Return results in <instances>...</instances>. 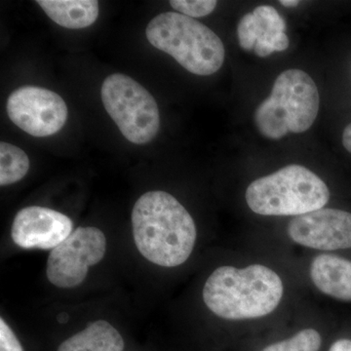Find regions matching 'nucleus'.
Segmentation results:
<instances>
[{"label":"nucleus","instance_id":"f257e3e1","mask_svg":"<svg viewBox=\"0 0 351 351\" xmlns=\"http://www.w3.org/2000/svg\"><path fill=\"white\" fill-rule=\"evenodd\" d=\"M131 219L136 247L149 262L176 267L191 257L197 237L195 223L170 193H145L134 205Z\"/></svg>","mask_w":351,"mask_h":351},{"label":"nucleus","instance_id":"f03ea898","mask_svg":"<svg viewBox=\"0 0 351 351\" xmlns=\"http://www.w3.org/2000/svg\"><path fill=\"white\" fill-rule=\"evenodd\" d=\"M283 292L280 277L265 265L239 269L226 265L208 277L203 301L223 319H254L271 313L280 304Z\"/></svg>","mask_w":351,"mask_h":351},{"label":"nucleus","instance_id":"7ed1b4c3","mask_svg":"<svg viewBox=\"0 0 351 351\" xmlns=\"http://www.w3.org/2000/svg\"><path fill=\"white\" fill-rule=\"evenodd\" d=\"M145 36L152 46L193 75H214L225 62L221 38L202 23L182 14H159L147 25Z\"/></svg>","mask_w":351,"mask_h":351},{"label":"nucleus","instance_id":"20e7f679","mask_svg":"<svg viewBox=\"0 0 351 351\" xmlns=\"http://www.w3.org/2000/svg\"><path fill=\"white\" fill-rule=\"evenodd\" d=\"M319 93L313 78L291 69L277 76L271 94L258 106L254 119L263 137L280 140L308 130L319 112Z\"/></svg>","mask_w":351,"mask_h":351},{"label":"nucleus","instance_id":"39448f33","mask_svg":"<svg viewBox=\"0 0 351 351\" xmlns=\"http://www.w3.org/2000/svg\"><path fill=\"white\" fill-rule=\"evenodd\" d=\"M329 199L327 184L301 165L258 178L246 191L249 208L263 216H301L322 209Z\"/></svg>","mask_w":351,"mask_h":351},{"label":"nucleus","instance_id":"423d86ee","mask_svg":"<svg viewBox=\"0 0 351 351\" xmlns=\"http://www.w3.org/2000/svg\"><path fill=\"white\" fill-rule=\"evenodd\" d=\"M104 107L122 135L135 145H145L156 137L160 128L158 106L140 83L122 73L106 78L101 90Z\"/></svg>","mask_w":351,"mask_h":351},{"label":"nucleus","instance_id":"0eeeda50","mask_svg":"<svg viewBox=\"0 0 351 351\" xmlns=\"http://www.w3.org/2000/svg\"><path fill=\"white\" fill-rule=\"evenodd\" d=\"M107 252V239L99 228L80 226L51 251L46 274L56 287H77L85 280L89 267L98 265Z\"/></svg>","mask_w":351,"mask_h":351},{"label":"nucleus","instance_id":"6e6552de","mask_svg":"<svg viewBox=\"0 0 351 351\" xmlns=\"http://www.w3.org/2000/svg\"><path fill=\"white\" fill-rule=\"evenodd\" d=\"M11 121L34 137L58 133L68 120V107L60 95L38 86L15 90L6 104Z\"/></svg>","mask_w":351,"mask_h":351},{"label":"nucleus","instance_id":"1a4fd4ad","mask_svg":"<svg viewBox=\"0 0 351 351\" xmlns=\"http://www.w3.org/2000/svg\"><path fill=\"white\" fill-rule=\"evenodd\" d=\"M287 230L293 241L308 248L322 251L351 248V213L343 210L322 208L295 217Z\"/></svg>","mask_w":351,"mask_h":351},{"label":"nucleus","instance_id":"9d476101","mask_svg":"<svg viewBox=\"0 0 351 351\" xmlns=\"http://www.w3.org/2000/svg\"><path fill=\"white\" fill-rule=\"evenodd\" d=\"M73 221L49 208L29 206L14 219L11 237L23 249L53 250L73 232Z\"/></svg>","mask_w":351,"mask_h":351},{"label":"nucleus","instance_id":"9b49d317","mask_svg":"<svg viewBox=\"0 0 351 351\" xmlns=\"http://www.w3.org/2000/svg\"><path fill=\"white\" fill-rule=\"evenodd\" d=\"M311 280L325 295L351 301V261L335 255H319L311 265Z\"/></svg>","mask_w":351,"mask_h":351},{"label":"nucleus","instance_id":"f8f14e48","mask_svg":"<svg viewBox=\"0 0 351 351\" xmlns=\"http://www.w3.org/2000/svg\"><path fill=\"white\" fill-rule=\"evenodd\" d=\"M125 341L119 330L106 320L89 323L82 331L64 339L56 351H124Z\"/></svg>","mask_w":351,"mask_h":351},{"label":"nucleus","instance_id":"ddd939ff","mask_svg":"<svg viewBox=\"0 0 351 351\" xmlns=\"http://www.w3.org/2000/svg\"><path fill=\"white\" fill-rule=\"evenodd\" d=\"M36 3L53 22L66 29H84L99 17L96 0H38Z\"/></svg>","mask_w":351,"mask_h":351},{"label":"nucleus","instance_id":"4468645a","mask_svg":"<svg viewBox=\"0 0 351 351\" xmlns=\"http://www.w3.org/2000/svg\"><path fill=\"white\" fill-rule=\"evenodd\" d=\"M29 169V159L20 147L0 143V186L21 181Z\"/></svg>","mask_w":351,"mask_h":351},{"label":"nucleus","instance_id":"2eb2a0df","mask_svg":"<svg viewBox=\"0 0 351 351\" xmlns=\"http://www.w3.org/2000/svg\"><path fill=\"white\" fill-rule=\"evenodd\" d=\"M322 339L314 329L302 330L292 338L277 341L261 351H319Z\"/></svg>","mask_w":351,"mask_h":351},{"label":"nucleus","instance_id":"dca6fc26","mask_svg":"<svg viewBox=\"0 0 351 351\" xmlns=\"http://www.w3.org/2000/svg\"><path fill=\"white\" fill-rule=\"evenodd\" d=\"M260 25L261 36L258 38L271 41V39L280 32H285L286 23L276 8L269 5L258 6L253 11Z\"/></svg>","mask_w":351,"mask_h":351},{"label":"nucleus","instance_id":"f3484780","mask_svg":"<svg viewBox=\"0 0 351 351\" xmlns=\"http://www.w3.org/2000/svg\"><path fill=\"white\" fill-rule=\"evenodd\" d=\"M171 6L178 13L189 18H201L210 15L216 9L215 0H171Z\"/></svg>","mask_w":351,"mask_h":351},{"label":"nucleus","instance_id":"a211bd4d","mask_svg":"<svg viewBox=\"0 0 351 351\" xmlns=\"http://www.w3.org/2000/svg\"><path fill=\"white\" fill-rule=\"evenodd\" d=\"M261 36L260 25L253 12L245 14L239 21L237 36L240 47L243 50L254 49L258 36Z\"/></svg>","mask_w":351,"mask_h":351},{"label":"nucleus","instance_id":"6ab92c4d","mask_svg":"<svg viewBox=\"0 0 351 351\" xmlns=\"http://www.w3.org/2000/svg\"><path fill=\"white\" fill-rule=\"evenodd\" d=\"M0 351H25L17 335L3 318L0 319Z\"/></svg>","mask_w":351,"mask_h":351},{"label":"nucleus","instance_id":"aec40b11","mask_svg":"<svg viewBox=\"0 0 351 351\" xmlns=\"http://www.w3.org/2000/svg\"><path fill=\"white\" fill-rule=\"evenodd\" d=\"M270 44H271L274 52H282V51L288 49L290 41H289L287 34H286L285 32H280V34H277L276 36L271 39Z\"/></svg>","mask_w":351,"mask_h":351},{"label":"nucleus","instance_id":"412c9836","mask_svg":"<svg viewBox=\"0 0 351 351\" xmlns=\"http://www.w3.org/2000/svg\"><path fill=\"white\" fill-rule=\"evenodd\" d=\"M254 51H255V54L261 58L269 56V55L274 52L271 45L267 41L263 40V39H258L257 43L255 44V47H254Z\"/></svg>","mask_w":351,"mask_h":351},{"label":"nucleus","instance_id":"4be33fe9","mask_svg":"<svg viewBox=\"0 0 351 351\" xmlns=\"http://www.w3.org/2000/svg\"><path fill=\"white\" fill-rule=\"evenodd\" d=\"M328 351H351V339H341L335 341Z\"/></svg>","mask_w":351,"mask_h":351},{"label":"nucleus","instance_id":"5701e85b","mask_svg":"<svg viewBox=\"0 0 351 351\" xmlns=\"http://www.w3.org/2000/svg\"><path fill=\"white\" fill-rule=\"evenodd\" d=\"M343 145L345 149L351 154V123L346 127L343 134Z\"/></svg>","mask_w":351,"mask_h":351},{"label":"nucleus","instance_id":"b1692460","mask_svg":"<svg viewBox=\"0 0 351 351\" xmlns=\"http://www.w3.org/2000/svg\"><path fill=\"white\" fill-rule=\"evenodd\" d=\"M279 3L281 5L287 7V8H293V7H297L300 4V1L298 0H280Z\"/></svg>","mask_w":351,"mask_h":351}]
</instances>
